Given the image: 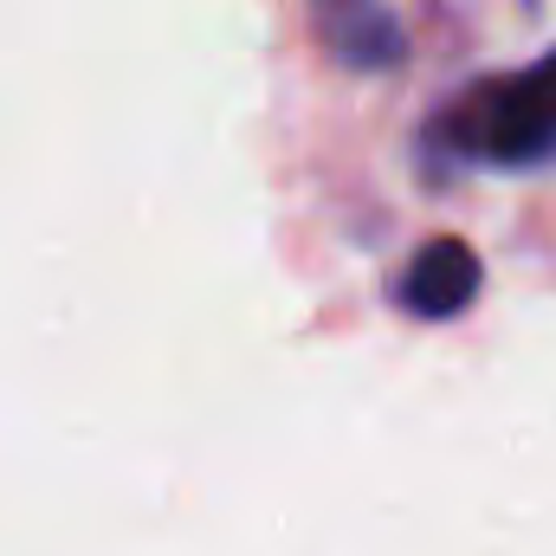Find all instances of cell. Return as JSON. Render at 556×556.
Listing matches in <instances>:
<instances>
[{
  "mask_svg": "<svg viewBox=\"0 0 556 556\" xmlns=\"http://www.w3.org/2000/svg\"><path fill=\"white\" fill-rule=\"evenodd\" d=\"M427 142L453 149L459 162H492V168H538L556 162V52L531 72L485 78L459 104L433 117Z\"/></svg>",
  "mask_w": 556,
  "mask_h": 556,
  "instance_id": "obj_1",
  "label": "cell"
},
{
  "mask_svg": "<svg viewBox=\"0 0 556 556\" xmlns=\"http://www.w3.org/2000/svg\"><path fill=\"white\" fill-rule=\"evenodd\" d=\"M311 26L343 72H395L408 59V26L389 0H311Z\"/></svg>",
  "mask_w": 556,
  "mask_h": 556,
  "instance_id": "obj_2",
  "label": "cell"
},
{
  "mask_svg": "<svg viewBox=\"0 0 556 556\" xmlns=\"http://www.w3.org/2000/svg\"><path fill=\"white\" fill-rule=\"evenodd\" d=\"M479 253L466 240H433L402 278V311H415L420 324H446L479 298Z\"/></svg>",
  "mask_w": 556,
  "mask_h": 556,
  "instance_id": "obj_3",
  "label": "cell"
}]
</instances>
